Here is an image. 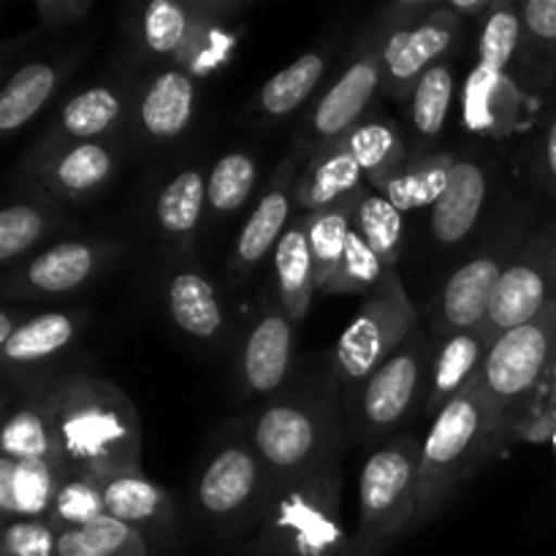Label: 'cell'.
<instances>
[{
    "mask_svg": "<svg viewBox=\"0 0 556 556\" xmlns=\"http://www.w3.org/2000/svg\"><path fill=\"white\" fill-rule=\"evenodd\" d=\"M54 429L65 470L109 478L141 470V421L119 386L74 372L54 383Z\"/></svg>",
    "mask_w": 556,
    "mask_h": 556,
    "instance_id": "1",
    "label": "cell"
},
{
    "mask_svg": "<svg viewBox=\"0 0 556 556\" xmlns=\"http://www.w3.org/2000/svg\"><path fill=\"white\" fill-rule=\"evenodd\" d=\"M345 472L340 459L307 476L277 481L239 556H356L342 519Z\"/></svg>",
    "mask_w": 556,
    "mask_h": 556,
    "instance_id": "2",
    "label": "cell"
},
{
    "mask_svg": "<svg viewBox=\"0 0 556 556\" xmlns=\"http://www.w3.org/2000/svg\"><path fill=\"white\" fill-rule=\"evenodd\" d=\"M337 389L277 396L253 418L250 440L277 481L307 476L340 459L348 429Z\"/></svg>",
    "mask_w": 556,
    "mask_h": 556,
    "instance_id": "3",
    "label": "cell"
},
{
    "mask_svg": "<svg viewBox=\"0 0 556 556\" xmlns=\"http://www.w3.org/2000/svg\"><path fill=\"white\" fill-rule=\"evenodd\" d=\"M277 478L261 459L248 427L215 438L193 478V508L223 538H248L258 525Z\"/></svg>",
    "mask_w": 556,
    "mask_h": 556,
    "instance_id": "4",
    "label": "cell"
},
{
    "mask_svg": "<svg viewBox=\"0 0 556 556\" xmlns=\"http://www.w3.org/2000/svg\"><path fill=\"white\" fill-rule=\"evenodd\" d=\"M481 378V375H478ZM497 438L489 424L478 380L456 396L443 413L432 418L421 438V470H418V514L416 530L434 521V516L451 503L456 489L478 470Z\"/></svg>",
    "mask_w": 556,
    "mask_h": 556,
    "instance_id": "5",
    "label": "cell"
},
{
    "mask_svg": "<svg viewBox=\"0 0 556 556\" xmlns=\"http://www.w3.org/2000/svg\"><path fill=\"white\" fill-rule=\"evenodd\" d=\"M421 438L400 434L378 445L358 472V516L353 527L356 556H383L416 532Z\"/></svg>",
    "mask_w": 556,
    "mask_h": 556,
    "instance_id": "6",
    "label": "cell"
},
{
    "mask_svg": "<svg viewBox=\"0 0 556 556\" xmlns=\"http://www.w3.org/2000/svg\"><path fill=\"white\" fill-rule=\"evenodd\" d=\"M434 342L427 329L418 326L416 334L396 353H391L364 383L345 394L353 432L372 443L375 448L400 438V427L421 410L427 372L432 362Z\"/></svg>",
    "mask_w": 556,
    "mask_h": 556,
    "instance_id": "7",
    "label": "cell"
},
{
    "mask_svg": "<svg viewBox=\"0 0 556 556\" xmlns=\"http://www.w3.org/2000/svg\"><path fill=\"white\" fill-rule=\"evenodd\" d=\"M418 309L407 296L396 269L372 293L362 299L356 315L331 356V380L351 394L358 383L369 378L391 353L400 351L418 329Z\"/></svg>",
    "mask_w": 556,
    "mask_h": 556,
    "instance_id": "8",
    "label": "cell"
},
{
    "mask_svg": "<svg viewBox=\"0 0 556 556\" xmlns=\"http://www.w3.org/2000/svg\"><path fill=\"white\" fill-rule=\"evenodd\" d=\"M556 364V304L543 309L530 324L505 331L489 348L486 364L478 378L489 410L494 438H503L516 407L530 400L543 375Z\"/></svg>",
    "mask_w": 556,
    "mask_h": 556,
    "instance_id": "9",
    "label": "cell"
},
{
    "mask_svg": "<svg viewBox=\"0 0 556 556\" xmlns=\"http://www.w3.org/2000/svg\"><path fill=\"white\" fill-rule=\"evenodd\" d=\"M383 38L386 30L375 22L356 43L342 74L313 103L296 134V152H302L304 161L345 139L369 117L375 96L383 90Z\"/></svg>",
    "mask_w": 556,
    "mask_h": 556,
    "instance_id": "10",
    "label": "cell"
},
{
    "mask_svg": "<svg viewBox=\"0 0 556 556\" xmlns=\"http://www.w3.org/2000/svg\"><path fill=\"white\" fill-rule=\"evenodd\" d=\"M527 237L530 231H525V226L514 220L508 228H503L494 242L478 250L472 258H467L445 277L443 288L429 307V334L434 340H445L459 331L483 329L500 280Z\"/></svg>",
    "mask_w": 556,
    "mask_h": 556,
    "instance_id": "11",
    "label": "cell"
},
{
    "mask_svg": "<svg viewBox=\"0 0 556 556\" xmlns=\"http://www.w3.org/2000/svg\"><path fill=\"white\" fill-rule=\"evenodd\" d=\"M556 304V220L530 231L500 280L483 331L503 337Z\"/></svg>",
    "mask_w": 556,
    "mask_h": 556,
    "instance_id": "12",
    "label": "cell"
},
{
    "mask_svg": "<svg viewBox=\"0 0 556 556\" xmlns=\"http://www.w3.org/2000/svg\"><path fill=\"white\" fill-rule=\"evenodd\" d=\"M117 253V244L103 239H60L33 253L20 266L5 275L3 296L5 302H41V299L71 296L87 282L98 277V271Z\"/></svg>",
    "mask_w": 556,
    "mask_h": 556,
    "instance_id": "13",
    "label": "cell"
},
{
    "mask_svg": "<svg viewBox=\"0 0 556 556\" xmlns=\"http://www.w3.org/2000/svg\"><path fill=\"white\" fill-rule=\"evenodd\" d=\"M119 147L114 141H47L41 139L25 163V179L52 199L90 201L114 179Z\"/></svg>",
    "mask_w": 556,
    "mask_h": 556,
    "instance_id": "14",
    "label": "cell"
},
{
    "mask_svg": "<svg viewBox=\"0 0 556 556\" xmlns=\"http://www.w3.org/2000/svg\"><path fill=\"white\" fill-rule=\"evenodd\" d=\"M465 22L448 9V0L427 22L400 30H386L383 38V92L407 101L413 87L459 43Z\"/></svg>",
    "mask_w": 556,
    "mask_h": 556,
    "instance_id": "15",
    "label": "cell"
},
{
    "mask_svg": "<svg viewBox=\"0 0 556 556\" xmlns=\"http://www.w3.org/2000/svg\"><path fill=\"white\" fill-rule=\"evenodd\" d=\"M239 9L242 3L223 0H150L139 11L136 36L147 54L182 65L201 38Z\"/></svg>",
    "mask_w": 556,
    "mask_h": 556,
    "instance_id": "16",
    "label": "cell"
},
{
    "mask_svg": "<svg viewBox=\"0 0 556 556\" xmlns=\"http://www.w3.org/2000/svg\"><path fill=\"white\" fill-rule=\"evenodd\" d=\"M302 157V152H293L277 166L275 177L269 179L266 190L261 193V201L244 220L242 231L237 233V242H233L231 255H228V280L233 286H242L258 269L261 261L275 253L277 242L291 226L293 210H296V204H293V182H296Z\"/></svg>",
    "mask_w": 556,
    "mask_h": 556,
    "instance_id": "17",
    "label": "cell"
},
{
    "mask_svg": "<svg viewBox=\"0 0 556 556\" xmlns=\"http://www.w3.org/2000/svg\"><path fill=\"white\" fill-rule=\"evenodd\" d=\"M199 106V81L188 68L155 71L134 96V119L141 139L168 144L188 134Z\"/></svg>",
    "mask_w": 556,
    "mask_h": 556,
    "instance_id": "18",
    "label": "cell"
},
{
    "mask_svg": "<svg viewBox=\"0 0 556 556\" xmlns=\"http://www.w3.org/2000/svg\"><path fill=\"white\" fill-rule=\"evenodd\" d=\"M296 326L282 307H269L255 318L239 356V380L253 396H271L288 383L293 369Z\"/></svg>",
    "mask_w": 556,
    "mask_h": 556,
    "instance_id": "19",
    "label": "cell"
},
{
    "mask_svg": "<svg viewBox=\"0 0 556 556\" xmlns=\"http://www.w3.org/2000/svg\"><path fill=\"white\" fill-rule=\"evenodd\" d=\"M103 500L112 519L141 532L150 543L168 541L177 530V500L141 470L101 478Z\"/></svg>",
    "mask_w": 556,
    "mask_h": 556,
    "instance_id": "20",
    "label": "cell"
},
{
    "mask_svg": "<svg viewBox=\"0 0 556 556\" xmlns=\"http://www.w3.org/2000/svg\"><path fill=\"white\" fill-rule=\"evenodd\" d=\"M163 304H166L168 320L193 342H215L226 331V309H223L220 293L215 291L199 264L182 261L166 271Z\"/></svg>",
    "mask_w": 556,
    "mask_h": 556,
    "instance_id": "21",
    "label": "cell"
},
{
    "mask_svg": "<svg viewBox=\"0 0 556 556\" xmlns=\"http://www.w3.org/2000/svg\"><path fill=\"white\" fill-rule=\"evenodd\" d=\"M136 92L123 90L119 85L85 87L74 92L54 114V123L47 141H112V136L123 128L128 114H134Z\"/></svg>",
    "mask_w": 556,
    "mask_h": 556,
    "instance_id": "22",
    "label": "cell"
},
{
    "mask_svg": "<svg viewBox=\"0 0 556 556\" xmlns=\"http://www.w3.org/2000/svg\"><path fill=\"white\" fill-rule=\"evenodd\" d=\"M492 345V337L483 329L459 331V334L438 340L432 362H429L421 413L434 418L438 413H443L456 396L465 394V391L476 383L478 375H481L489 356V348Z\"/></svg>",
    "mask_w": 556,
    "mask_h": 556,
    "instance_id": "23",
    "label": "cell"
},
{
    "mask_svg": "<svg viewBox=\"0 0 556 556\" xmlns=\"http://www.w3.org/2000/svg\"><path fill=\"white\" fill-rule=\"evenodd\" d=\"M0 456L22 462H43L63 467L58 429H54V383L27 391L16 405L5 407L3 432H0Z\"/></svg>",
    "mask_w": 556,
    "mask_h": 556,
    "instance_id": "24",
    "label": "cell"
},
{
    "mask_svg": "<svg viewBox=\"0 0 556 556\" xmlns=\"http://www.w3.org/2000/svg\"><path fill=\"white\" fill-rule=\"evenodd\" d=\"M367 185L362 166L351 155L342 141L326 147L307 157L304 168H299L296 182H293V204L299 215H313V212L329 210V206L348 204L358 195V190Z\"/></svg>",
    "mask_w": 556,
    "mask_h": 556,
    "instance_id": "25",
    "label": "cell"
},
{
    "mask_svg": "<svg viewBox=\"0 0 556 556\" xmlns=\"http://www.w3.org/2000/svg\"><path fill=\"white\" fill-rule=\"evenodd\" d=\"M63 223V204L25 179L20 193H11L0 210V264L20 266L33 248Z\"/></svg>",
    "mask_w": 556,
    "mask_h": 556,
    "instance_id": "26",
    "label": "cell"
},
{
    "mask_svg": "<svg viewBox=\"0 0 556 556\" xmlns=\"http://www.w3.org/2000/svg\"><path fill=\"white\" fill-rule=\"evenodd\" d=\"M465 125L478 136H505L521 128L527 96L514 76L472 68L465 85Z\"/></svg>",
    "mask_w": 556,
    "mask_h": 556,
    "instance_id": "27",
    "label": "cell"
},
{
    "mask_svg": "<svg viewBox=\"0 0 556 556\" xmlns=\"http://www.w3.org/2000/svg\"><path fill=\"white\" fill-rule=\"evenodd\" d=\"M489 195L486 168L472 157H456L451 185L443 199L432 206L429 231L443 248H456L476 231Z\"/></svg>",
    "mask_w": 556,
    "mask_h": 556,
    "instance_id": "28",
    "label": "cell"
},
{
    "mask_svg": "<svg viewBox=\"0 0 556 556\" xmlns=\"http://www.w3.org/2000/svg\"><path fill=\"white\" fill-rule=\"evenodd\" d=\"M81 329H85V315L71 313V309H49V313L30 315L14 331V337L0 345L3 367L9 372L41 367L68 351Z\"/></svg>",
    "mask_w": 556,
    "mask_h": 556,
    "instance_id": "29",
    "label": "cell"
},
{
    "mask_svg": "<svg viewBox=\"0 0 556 556\" xmlns=\"http://www.w3.org/2000/svg\"><path fill=\"white\" fill-rule=\"evenodd\" d=\"M271 266H275V288L280 307L293 324H302L313 307L315 288V266L307 244V223L304 215H296L277 242L271 253Z\"/></svg>",
    "mask_w": 556,
    "mask_h": 556,
    "instance_id": "30",
    "label": "cell"
},
{
    "mask_svg": "<svg viewBox=\"0 0 556 556\" xmlns=\"http://www.w3.org/2000/svg\"><path fill=\"white\" fill-rule=\"evenodd\" d=\"M63 470L43 462L0 456V514L3 521L49 519Z\"/></svg>",
    "mask_w": 556,
    "mask_h": 556,
    "instance_id": "31",
    "label": "cell"
},
{
    "mask_svg": "<svg viewBox=\"0 0 556 556\" xmlns=\"http://www.w3.org/2000/svg\"><path fill=\"white\" fill-rule=\"evenodd\" d=\"M454 166L456 155L451 152H421V155L410 152L402 166H396L383 182L375 185V190L400 212L434 206L448 190Z\"/></svg>",
    "mask_w": 556,
    "mask_h": 556,
    "instance_id": "32",
    "label": "cell"
},
{
    "mask_svg": "<svg viewBox=\"0 0 556 556\" xmlns=\"http://www.w3.org/2000/svg\"><path fill=\"white\" fill-rule=\"evenodd\" d=\"M71 63L58 60H33L20 65L0 90V134H16L25 128L58 92Z\"/></svg>",
    "mask_w": 556,
    "mask_h": 556,
    "instance_id": "33",
    "label": "cell"
},
{
    "mask_svg": "<svg viewBox=\"0 0 556 556\" xmlns=\"http://www.w3.org/2000/svg\"><path fill=\"white\" fill-rule=\"evenodd\" d=\"M206 212V172L201 166L179 168L155 195L152 217L168 242L182 244L193 239Z\"/></svg>",
    "mask_w": 556,
    "mask_h": 556,
    "instance_id": "34",
    "label": "cell"
},
{
    "mask_svg": "<svg viewBox=\"0 0 556 556\" xmlns=\"http://www.w3.org/2000/svg\"><path fill=\"white\" fill-rule=\"evenodd\" d=\"M331 54H334V43H326V47L309 49L302 58L293 60L291 65L277 71L261 87L258 98H255V112L266 119H282L296 112L313 96L326 71L331 68Z\"/></svg>",
    "mask_w": 556,
    "mask_h": 556,
    "instance_id": "35",
    "label": "cell"
},
{
    "mask_svg": "<svg viewBox=\"0 0 556 556\" xmlns=\"http://www.w3.org/2000/svg\"><path fill=\"white\" fill-rule=\"evenodd\" d=\"M525 25H521L519 3L514 0H497L481 22L478 33V68L494 71V74L514 76L519 79V71L525 65ZM521 81V79H519Z\"/></svg>",
    "mask_w": 556,
    "mask_h": 556,
    "instance_id": "36",
    "label": "cell"
},
{
    "mask_svg": "<svg viewBox=\"0 0 556 556\" xmlns=\"http://www.w3.org/2000/svg\"><path fill=\"white\" fill-rule=\"evenodd\" d=\"M405 212L396 210L389 199L375 188L364 185L356 199L351 201V228L378 253L389 269H396V261L405 244Z\"/></svg>",
    "mask_w": 556,
    "mask_h": 556,
    "instance_id": "37",
    "label": "cell"
},
{
    "mask_svg": "<svg viewBox=\"0 0 556 556\" xmlns=\"http://www.w3.org/2000/svg\"><path fill=\"white\" fill-rule=\"evenodd\" d=\"M340 141L351 150V155L356 157L364 177H367L369 188L383 182V179L389 177L396 166H402V163L407 161V155H410L400 128L386 117L362 119V123Z\"/></svg>",
    "mask_w": 556,
    "mask_h": 556,
    "instance_id": "38",
    "label": "cell"
},
{
    "mask_svg": "<svg viewBox=\"0 0 556 556\" xmlns=\"http://www.w3.org/2000/svg\"><path fill=\"white\" fill-rule=\"evenodd\" d=\"M456 87H459V81H456V68L451 58L432 65L413 87L410 98H407V114H410L413 130L421 139L429 141L443 134L451 106H454Z\"/></svg>",
    "mask_w": 556,
    "mask_h": 556,
    "instance_id": "39",
    "label": "cell"
},
{
    "mask_svg": "<svg viewBox=\"0 0 556 556\" xmlns=\"http://www.w3.org/2000/svg\"><path fill=\"white\" fill-rule=\"evenodd\" d=\"M525 25V76L530 87H546L556 79V0L519 3Z\"/></svg>",
    "mask_w": 556,
    "mask_h": 556,
    "instance_id": "40",
    "label": "cell"
},
{
    "mask_svg": "<svg viewBox=\"0 0 556 556\" xmlns=\"http://www.w3.org/2000/svg\"><path fill=\"white\" fill-rule=\"evenodd\" d=\"M106 500H103V481L98 476L79 470H63L54 494L49 525L58 532L81 530L96 521L106 519Z\"/></svg>",
    "mask_w": 556,
    "mask_h": 556,
    "instance_id": "41",
    "label": "cell"
},
{
    "mask_svg": "<svg viewBox=\"0 0 556 556\" xmlns=\"http://www.w3.org/2000/svg\"><path fill=\"white\" fill-rule=\"evenodd\" d=\"M304 223H307V244L315 266V288L318 293H326L351 237V201L304 215Z\"/></svg>",
    "mask_w": 556,
    "mask_h": 556,
    "instance_id": "42",
    "label": "cell"
},
{
    "mask_svg": "<svg viewBox=\"0 0 556 556\" xmlns=\"http://www.w3.org/2000/svg\"><path fill=\"white\" fill-rule=\"evenodd\" d=\"M58 556H152V543L123 521H96L81 530L60 532Z\"/></svg>",
    "mask_w": 556,
    "mask_h": 556,
    "instance_id": "43",
    "label": "cell"
},
{
    "mask_svg": "<svg viewBox=\"0 0 556 556\" xmlns=\"http://www.w3.org/2000/svg\"><path fill=\"white\" fill-rule=\"evenodd\" d=\"M258 182V163L250 152L231 150L206 172V210L212 215H231L242 210Z\"/></svg>",
    "mask_w": 556,
    "mask_h": 556,
    "instance_id": "44",
    "label": "cell"
},
{
    "mask_svg": "<svg viewBox=\"0 0 556 556\" xmlns=\"http://www.w3.org/2000/svg\"><path fill=\"white\" fill-rule=\"evenodd\" d=\"M389 271L391 269L378 258V253L351 228L345 255H342L326 293L329 296H367L386 280Z\"/></svg>",
    "mask_w": 556,
    "mask_h": 556,
    "instance_id": "45",
    "label": "cell"
},
{
    "mask_svg": "<svg viewBox=\"0 0 556 556\" xmlns=\"http://www.w3.org/2000/svg\"><path fill=\"white\" fill-rule=\"evenodd\" d=\"M58 538L47 519L3 521L0 556H58Z\"/></svg>",
    "mask_w": 556,
    "mask_h": 556,
    "instance_id": "46",
    "label": "cell"
},
{
    "mask_svg": "<svg viewBox=\"0 0 556 556\" xmlns=\"http://www.w3.org/2000/svg\"><path fill=\"white\" fill-rule=\"evenodd\" d=\"M33 14L43 30H65L81 25L92 14V0H36Z\"/></svg>",
    "mask_w": 556,
    "mask_h": 556,
    "instance_id": "47",
    "label": "cell"
},
{
    "mask_svg": "<svg viewBox=\"0 0 556 556\" xmlns=\"http://www.w3.org/2000/svg\"><path fill=\"white\" fill-rule=\"evenodd\" d=\"M532 168H535L541 188L546 190L548 199L556 204V106H552V112L546 114V123H543L541 134H538L535 152H532Z\"/></svg>",
    "mask_w": 556,
    "mask_h": 556,
    "instance_id": "48",
    "label": "cell"
},
{
    "mask_svg": "<svg viewBox=\"0 0 556 556\" xmlns=\"http://www.w3.org/2000/svg\"><path fill=\"white\" fill-rule=\"evenodd\" d=\"M445 0H396V3L386 5L375 22L383 25L386 30H400V27H413L427 22L429 16L438 14L443 9Z\"/></svg>",
    "mask_w": 556,
    "mask_h": 556,
    "instance_id": "49",
    "label": "cell"
},
{
    "mask_svg": "<svg viewBox=\"0 0 556 556\" xmlns=\"http://www.w3.org/2000/svg\"><path fill=\"white\" fill-rule=\"evenodd\" d=\"M497 0H448V9L459 16L462 22H483L489 16V11L494 9Z\"/></svg>",
    "mask_w": 556,
    "mask_h": 556,
    "instance_id": "50",
    "label": "cell"
},
{
    "mask_svg": "<svg viewBox=\"0 0 556 556\" xmlns=\"http://www.w3.org/2000/svg\"><path fill=\"white\" fill-rule=\"evenodd\" d=\"M27 318H30V315H25L20 302H5L3 313H0V345L9 342L11 337H14V331L20 329Z\"/></svg>",
    "mask_w": 556,
    "mask_h": 556,
    "instance_id": "51",
    "label": "cell"
}]
</instances>
